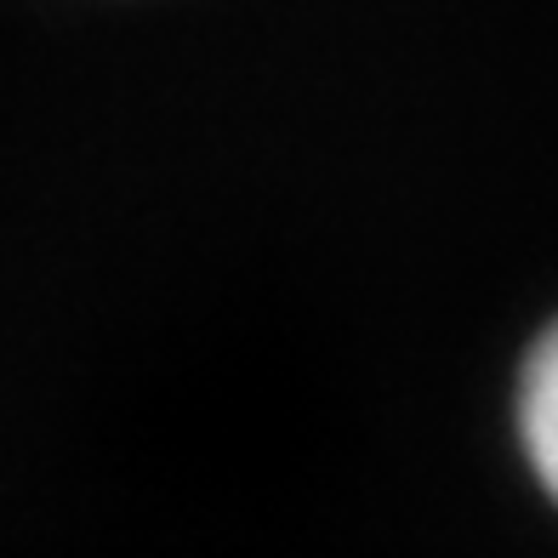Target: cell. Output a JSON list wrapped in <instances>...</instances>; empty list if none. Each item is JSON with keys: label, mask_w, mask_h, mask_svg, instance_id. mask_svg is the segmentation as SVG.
Instances as JSON below:
<instances>
[{"label": "cell", "mask_w": 558, "mask_h": 558, "mask_svg": "<svg viewBox=\"0 0 558 558\" xmlns=\"http://www.w3.org/2000/svg\"><path fill=\"white\" fill-rule=\"evenodd\" d=\"M507 422H513V450L530 473V485L558 513V314L542 319L536 337L519 353Z\"/></svg>", "instance_id": "1"}]
</instances>
